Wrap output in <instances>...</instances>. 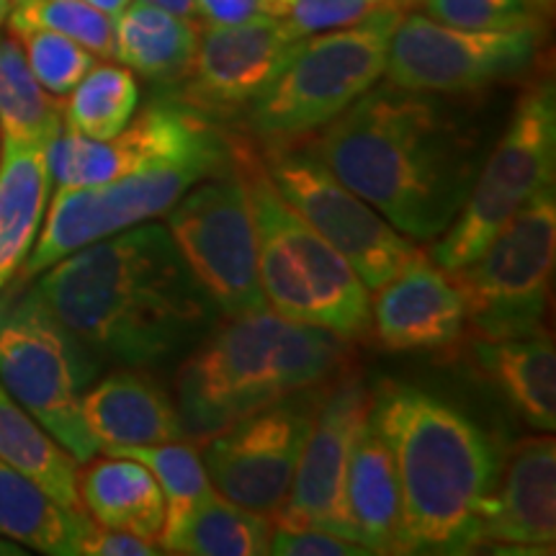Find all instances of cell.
<instances>
[{
	"mask_svg": "<svg viewBox=\"0 0 556 556\" xmlns=\"http://www.w3.org/2000/svg\"><path fill=\"white\" fill-rule=\"evenodd\" d=\"M29 283L90 356L127 368L184 356L217 317L168 227L152 222L75 250Z\"/></svg>",
	"mask_w": 556,
	"mask_h": 556,
	"instance_id": "cell-1",
	"label": "cell"
},
{
	"mask_svg": "<svg viewBox=\"0 0 556 556\" xmlns=\"http://www.w3.org/2000/svg\"><path fill=\"white\" fill-rule=\"evenodd\" d=\"M315 135L304 150L415 242L446 232L479 170L475 139L441 103L392 83Z\"/></svg>",
	"mask_w": 556,
	"mask_h": 556,
	"instance_id": "cell-2",
	"label": "cell"
},
{
	"mask_svg": "<svg viewBox=\"0 0 556 556\" xmlns=\"http://www.w3.org/2000/svg\"><path fill=\"white\" fill-rule=\"evenodd\" d=\"M368 417L397 471L407 554L467 552L497 471L490 435L451 402L397 379L379 381Z\"/></svg>",
	"mask_w": 556,
	"mask_h": 556,
	"instance_id": "cell-3",
	"label": "cell"
},
{
	"mask_svg": "<svg viewBox=\"0 0 556 556\" xmlns=\"http://www.w3.org/2000/svg\"><path fill=\"white\" fill-rule=\"evenodd\" d=\"M348 343L270 307L212 325L176 377L186 438L201 443L278 400L338 377L351 364Z\"/></svg>",
	"mask_w": 556,
	"mask_h": 556,
	"instance_id": "cell-4",
	"label": "cell"
},
{
	"mask_svg": "<svg viewBox=\"0 0 556 556\" xmlns=\"http://www.w3.org/2000/svg\"><path fill=\"white\" fill-rule=\"evenodd\" d=\"M229 163L245 184L258 232V274L268 307L294 323L361 340L371 328V291L276 189L258 144L229 137Z\"/></svg>",
	"mask_w": 556,
	"mask_h": 556,
	"instance_id": "cell-5",
	"label": "cell"
},
{
	"mask_svg": "<svg viewBox=\"0 0 556 556\" xmlns=\"http://www.w3.org/2000/svg\"><path fill=\"white\" fill-rule=\"evenodd\" d=\"M405 16L389 5L361 24L304 37L274 83L245 111L263 150L294 148L384 78L389 39Z\"/></svg>",
	"mask_w": 556,
	"mask_h": 556,
	"instance_id": "cell-6",
	"label": "cell"
},
{
	"mask_svg": "<svg viewBox=\"0 0 556 556\" xmlns=\"http://www.w3.org/2000/svg\"><path fill=\"white\" fill-rule=\"evenodd\" d=\"M0 289V384L78 464L96 456L83 394L99 361L41 304L29 281Z\"/></svg>",
	"mask_w": 556,
	"mask_h": 556,
	"instance_id": "cell-7",
	"label": "cell"
},
{
	"mask_svg": "<svg viewBox=\"0 0 556 556\" xmlns=\"http://www.w3.org/2000/svg\"><path fill=\"white\" fill-rule=\"evenodd\" d=\"M554 173L556 93L552 80H539L518 99L456 219L435 238L430 258L446 270L467 266L513 214L554 186Z\"/></svg>",
	"mask_w": 556,
	"mask_h": 556,
	"instance_id": "cell-8",
	"label": "cell"
},
{
	"mask_svg": "<svg viewBox=\"0 0 556 556\" xmlns=\"http://www.w3.org/2000/svg\"><path fill=\"white\" fill-rule=\"evenodd\" d=\"M556 255V193L548 186L513 214L482 253L451 270L477 340L544 330Z\"/></svg>",
	"mask_w": 556,
	"mask_h": 556,
	"instance_id": "cell-9",
	"label": "cell"
},
{
	"mask_svg": "<svg viewBox=\"0 0 556 556\" xmlns=\"http://www.w3.org/2000/svg\"><path fill=\"white\" fill-rule=\"evenodd\" d=\"M180 258L225 317L268 309L258 274L253 206L232 163L180 197L168 212Z\"/></svg>",
	"mask_w": 556,
	"mask_h": 556,
	"instance_id": "cell-10",
	"label": "cell"
},
{
	"mask_svg": "<svg viewBox=\"0 0 556 556\" xmlns=\"http://www.w3.org/2000/svg\"><path fill=\"white\" fill-rule=\"evenodd\" d=\"M50 176L58 189H86L135 173L184 163H229V135L217 122L173 96L135 111L127 127L109 139H90L62 127L47 148Z\"/></svg>",
	"mask_w": 556,
	"mask_h": 556,
	"instance_id": "cell-11",
	"label": "cell"
},
{
	"mask_svg": "<svg viewBox=\"0 0 556 556\" xmlns=\"http://www.w3.org/2000/svg\"><path fill=\"white\" fill-rule=\"evenodd\" d=\"M544 24L518 29H458L413 13L389 39L384 78L415 93H467L513 78L536 60Z\"/></svg>",
	"mask_w": 556,
	"mask_h": 556,
	"instance_id": "cell-12",
	"label": "cell"
},
{
	"mask_svg": "<svg viewBox=\"0 0 556 556\" xmlns=\"http://www.w3.org/2000/svg\"><path fill=\"white\" fill-rule=\"evenodd\" d=\"M261 155L281 197L351 263L368 291L422 253L307 150H263Z\"/></svg>",
	"mask_w": 556,
	"mask_h": 556,
	"instance_id": "cell-13",
	"label": "cell"
},
{
	"mask_svg": "<svg viewBox=\"0 0 556 556\" xmlns=\"http://www.w3.org/2000/svg\"><path fill=\"white\" fill-rule=\"evenodd\" d=\"M325 384L278 400L201 441V462L222 497L278 516Z\"/></svg>",
	"mask_w": 556,
	"mask_h": 556,
	"instance_id": "cell-14",
	"label": "cell"
},
{
	"mask_svg": "<svg viewBox=\"0 0 556 556\" xmlns=\"http://www.w3.org/2000/svg\"><path fill=\"white\" fill-rule=\"evenodd\" d=\"M227 165L184 163L135 173V176L116 178L103 186L58 189L50 201V208H47L45 222H41L39 238L16 278L31 281L52 263L90 245V242H99L116 232H124V229L142 225V222L163 217L191 186L225 170Z\"/></svg>",
	"mask_w": 556,
	"mask_h": 556,
	"instance_id": "cell-15",
	"label": "cell"
},
{
	"mask_svg": "<svg viewBox=\"0 0 556 556\" xmlns=\"http://www.w3.org/2000/svg\"><path fill=\"white\" fill-rule=\"evenodd\" d=\"M302 39L287 18L276 16L201 26L191 65L173 99L212 122L235 119L274 83Z\"/></svg>",
	"mask_w": 556,
	"mask_h": 556,
	"instance_id": "cell-16",
	"label": "cell"
},
{
	"mask_svg": "<svg viewBox=\"0 0 556 556\" xmlns=\"http://www.w3.org/2000/svg\"><path fill=\"white\" fill-rule=\"evenodd\" d=\"M371 407V392L356 371H340L323 387V397L291 477L289 495L274 518L281 526L319 528L356 539L348 513L345 482L351 448Z\"/></svg>",
	"mask_w": 556,
	"mask_h": 556,
	"instance_id": "cell-17",
	"label": "cell"
},
{
	"mask_svg": "<svg viewBox=\"0 0 556 556\" xmlns=\"http://www.w3.org/2000/svg\"><path fill=\"white\" fill-rule=\"evenodd\" d=\"M556 446L552 433L520 438L497 456V471L479 505L467 552L505 546L554 552Z\"/></svg>",
	"mask_w": 556,
	"mask_h": 556,
	"instance_id": "cell-18",
	"label": "cell"
},
{
	"mask_svg": "<svg viewBox=\"0 0 556 556\" xmlns=\"http://www.w3.org/2000/svg\"><path fill=\"white\" fill-rule=\"evenodd\" d=\"M464 328L467 307L454 274L426 253L374 289L368 332L384 351H441L454 345Z\"/></svg>",
	"mask_w": 556,
	"mask_h": 556,
	"instance_id": "cell-19",
	"label": "cell"
},
{
	"mask_svg": "<svg viewBox=\"0 0 556 556\" xmlns=\"http://www.w3.org/2000/svg\"><path fill=\"white\" fill-rule=\"evenodd\" d=\"M83 420L96 448L103 454L186 441L176 402L139 368L124 366L122 371L88 387L83 394Z\"/></svg>",
	"mask_w": 556,
	"mask_h": 556,
	"instance_id": "cell-20",
	"label": "cell"
},
{
	"mask_svg": "<svg viewBox=\"0 0 556 556\" xmlns=\"http://www.w3.org/2000/svg\"><path fill=\"white\" fill-rule=\"evenodd\" d=\"M345 500L358 544L371 554H407L400 479L371 417L353 441Z\"/></svg>",
	"mask_w": 556,
	"mask_h": 556,
	"instance_id": "cell-21",
	"label": "cell"
},
{
	"mask_svg": "<svg viewBox=\"0 0 556 556\" xmlns=\"http://www.w3.org/2000/svg\"><path fill=\"white\" fill-rule=\"evenodd\" d=\"M78 497L96 523L160 541L165 526V497L155 477L135 458L106 454L88 458L78 469Z\"/></svg>",
	"mask_w": 556,
	"mask_h": 556,
	"instance_id": "cell-22",
	"label": "cell"
},
{
	"mask_svg": "<svg viewBox=\"0 0 556 556\" xmlns=\"http://www.w3.org/2000/svg\"><path fill=\"white\" fill-rule=\"evenodd\" d=\"M475 358L526 426L552 433L556 428V353L546 330L520 338L477 340Z\"/></svg>",
	"mask_w": 556,
	"mask_h": 556,
	"instance_id": "cell-23",
	"label": "cell"
},
{
	"mask_svg": "<svg viewBox=\"0 0 556 556\" xmlns=\"http://www.w3.org/2000/svg\"><path fill=\"white\" fill-rule=\"evenodd\" d=\"M47 148L0 142V289L18 276L50 204Z\"/></svg>",
	"mask_w": 556,
	"mask_h": 556,
	"instance_id": "cell-24",
	"label": "cell"
},
{
	"mask_svg": "<svg viewBox=\"0 0 556 556\" xmlns=\"http://www.w3.org/2000/svg\"><path fill=\"white\" fill-rule=\"evenodd\" d=\"M199 29L197 18L150 0H129L114 16V58L142 78L176 86L191 65Z\"/></svg>",
	"mask_w": 556,
	"mask_h": 556,
	"instance_id": "cell-25",
	"label": "cell"
},
{
	"mask_svg": "<svg viewBox=\"0 0 556 556\" xmlns=\"http://www.w3.org/2000/svg\"><path fill=\"white\" fill-rule=\"evenodd\" d=\"M90 516L58 503L29 475L0 458V536L50 556H78Z\"/></svg>",
	"mask_w": 556,
	"mask_h": 556,
	"instance_id": "cell-26",
	"label": "cell"
},
{
	"mask_svg": "<svg viewBox=\"0 0 556 556\" xmlns=\"http://www.w3.org/2000/svg\"><path fill=\"white\" fill-rule=\"evenodd\" d=\"M270 533L274 518L214 492L170 536L160 539V546L168 554L189 556H263L268 554Z\"/></svg>",
	"mask_w": 556,
	"mask_h": 556,
	"instance_id": "cell-27",
	"label": "cell"
},
{
	"mask_svg": "<svg viewBox=\"0 0 556 556\" xmlns=\"http://www.w3.org/2000/svg\"><path fill=\"white\" fill-rule=\"evenodd\" d=\"M0 458L29 475L65 507L83 510L78 462L0 384Z\"/></svg>",
	"mask_w": 556,
	"mask_h": 556,
	"instance_id": "cell-28",
	"label": "cell"
},
{
	"mask_svg": "<svg viewBox=\"0 0 556 556\" xmlns=\"http://www.w3.org/2000/svg\"><path fill=\"white\" fill-rule=\"evenodd\" d=\"M62 131V106L26 65L13 34H0V142L50 148Z\"/></svg>",
	"mask_w": 556,
	"mask_h": 556,
	"instance_id": "cell-29",
	"label": "cell"
},
{
	"mask_svg": "<svg viewBox=\"0 0 556 556\" xmlns=\"http://www.w3.org/2000/svg\"><path fill=\"white\" fill-rule=\"evenodd\" d=\"M67 96L62 127L90 139H109L135 116L139 86L129 67L93 65Z\"/></svg>",
	"mask_w": 556,
	"mask_h": 556,
	"instance_id": "cell-30",
	"label": "cell"
},
{
	"mask_svg": "<svg viewBox=\"0 0 556 556\" xmlns=\"http://www.w3.org/2000/svg\"><path fill=\"white\" fill-rule=\"evenodd\" d=\"M111 454L135 458V462L144 464L150 469V475L155 477L160 490H163L165 526L160 539L170 536L193 507H199L204 500L217 492L206 475L201 454H197V448L189 446L186 441L157 443V446L116 448Z\"/></svg>",
	"mask_w": 556,
	"mask_h": 556,
	"instance_id": "cell-31",
	"label": "cell"
},
{
	"mask_svg": "<svg viewBox=\"0 0 556 556\" xmlns=\"http://www.w3.org/2000/svg\"><path fill=\"white\" fill-rule=\"evenodd\" d=\"M9 29H50L96 58H114V16L88 0H11Z\"/></svg>",
	"mask_w": 556,
	"mask_h": 556,
	"instance_id": "cell-32",
	"label": "cell"
},
{
	"mask_svg": "<svg viewBox=\"0 0 556 556\" xmlns=\"http://www.w3.org/2000/svg\"><path fill=\"white\" fill-rule=\"evenodd\" d=\"M11 34L18 39L34 78L54 99L67 96L83 80V75L96 65L93 52L58 31L24 26V29H11Z\"/></svg>",
	"mask_w": 556,
	"mask_h": 556,
	"instance_id": "cell-33",
	"label": "cell"
},
{
	"mask_svg": "<svg viewBox=\"0 0 556 556\" xmlns=\"http://www.w3.org/2000/svg\"><path fill=\"white\" fill-rule=\"evenodd\" d=\"M430 18L458 29H518L544 24L531 0H420Z\"/></svg>",
	"mask_w": 556,
	"mask_h": 556,
	"instance_id": "cell-34",
	"label": "cell"
},
{
	"mask_svg": "<svg viewBox=\"0 0 556 556\" xmlns=\"http://www.w3.org/2000/svg\"><path fill=\"white\" fill-rule=\"evenodd\" d=\"M389 5H402V0H291L289 13L283 18L289 21L302 37L323 34L332 29H345V26L361 24V21L374 16Z\"/></svg>",
	"mask_w": 556,
	"mask_h": 556,
	"instance_id": "cell-35",
	"label": "cell"
},
{
	"mask_svg": "<svg viewBox=\"0 0 556 556\" xmlns=\"http://www.w3.org/2000/svg\"><path fill=\"white\" fill-rule=\"evenodd\" d=\"M270 533L268 554L278 556H371L358 541H351L338 533L319 531V528H296L276 523Z\"/></svg>",
	"mask_w": 556,
	"mask_h": 556,
	"instance_id": "cell-36",
	"label": "cell"
},
{
	"mask_svg": "<svg viewBox=\"0 0 556 556\" xmlns=\"http://www.w3.org/2000/svg\"><path fill=\"white\" fill-rule=\"evenodd\" d=\"M165 554L155 541L139 539L135 533L116 531V528L88 520L86 533H83L78 556H155Z\"/></svg>",
	"mask_w": 556,
	"mask_h": 556,
	"instance_id": "cell-37",
	"label": "cell"
},
{
	"mask_svg": "<svg viewBox=\"0 0 556 556\" xmlns=\"http://www.w3.org/2000/svg\"><path fill=\"white\" fill-rule=\"evenodd\" d=\"M206 24H242L255 16H268L266 0H193Z\"/></svg>",
	"mask_w": 556,
	"mask_h": 556,
	"instance_id": "cell-38",
	"label": "cell"
},
{
	"mask_svg": "<svg viewBox=\"0 0 556 556\" xmlns=\"http://www.w3.org/2000/svg\"><path fill=\"white\" fill-rule=\"evenodd\" d=\"M150 3L163 5V9H168L173 13H178V16H186V18H197L199 16L193 0H150Z\"/></svg>",
	"mask_w": 556,
	"mask_h": 556,
	"instance_id": "cell-39",
	"label": "cell"
},
{
	"mask_svg": "<svg viewBox=\"0 0 556 556\" xmlns=\"http://www.w3.org/2000/svg\"><path fill=\"white\" fill-rule=\"evenodd\" d=\"M88 3L99 5L101 11H106V13H111V16H116V13H119L124 5L129 3V0H88Z\"/></svg>",
	"mask_w": 556,
	"mask_h": 556,
	"instance_id": "cell-40",
	"label": "cell"
},
{
	"mask_svg": "<svg viewBox=\"0 0 556 556\" xmlns=\"http://www.w3.org/2000/svg\"><path fill=\"white\" fill-rule=\"evenodd\" d=\"M9 11H11V0H0V29H3L5 18H9Z\"/></svg>",
	"mask_w": 556,
	"mask_h": 556,
	"instance_id": "cell-41",
	"label": "cell"
},
{
	"mask_svg": "<svg viewBox=\"0 0 556 556\" xmlns=\"http://www.w3.org/2000/svg\"><path fill=\"white\" fill-rule=\"evenodd\" d=\"M533 5H536V9L541 11V13H546V11H552V5H554V0H531Z\"/></svg>",
	"mask_w": 556,
	"mask_h": 556,
	"instance_id": "cell-42",
	"label": "cell"
},
{
	"mask_svg": "<svg viewBox=\"0 0 556 556\" xmlns=\"http://www.w3.org/2000/svg\"><path fill=\"white\" fill-rule=\"evenodd\" d=\"M402 3H405V5H409V3H415V0H402Z\"/></svg>",
	"mask_w": 556,
	"mask_h": 556,
	"instance_id": "cell-43",
	"label": "cell"
}]
</instances>
